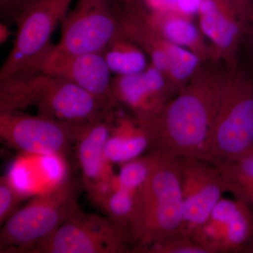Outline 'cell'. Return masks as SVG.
<instances>
[{
    "mask_svg": "<svg viewBox=\"0 0 253 253\" xmlns=\"http://www.w3.org/2000/svg\"><path fill=\"white\" fill-rule=\"evenodd\" d=\"M183 197L181 235L191 239L229 186L212 163L196 157L177 158Z\"/></svg>",
    "mask_w": 253,
    "mask_h": 253,
    "instance_id": "10",
    "label": "cell"
},
{
    "mask_svg": "<svg viewBox=\"0 0 253 253\" xmlns=\"http://www.w3.org/2000/svg\"><path fill=\"white\" fill-rule=\"evenodd\" d=\"M149 179L137 191L129 224L132 253L181 234L183 197L177 158L157 153Z\"/></svg>",
    "mask_w": 253,
    "mask_h": 253,
    "instance_id": "3",
    "label": "cell"
},
{
    "mask_svg": "<svg viewBox=\"0 0 253 253\" xmlns=\"http://www.w3.org/2000/svg\"><path fill=\"white\" fill-rule=\"evenodd\" d=\"M129 233L110 218L79 210L54 233L17 253H132Z\"/></svg>",
    "mask_w": 253,
    "mask_h": 253,
    "instance_id": "7",
    "label": "cell"
},
{
    "mask_svg": "<svg viewBox=\"0 0 253 253\" xmlns=\"http://www.w3.org/2000/svg\"><path fill=\"white\" fill-rule=\"evenodd\" d=\"M61 24V38L51 53L102 54L120 33L116 0H78Z\"/></svg>",
    "mask_w": 253,
    "mask_h": 253,
    "instance_id": "8",
    "label": "cell"
},
{
    "mask_svg": "<svg viewBox=\"0 0 253 253\" xmlns=\"http://www.w3.org/2000/svg\"><path fill=\"white\" fill-rule=\"evenodd\" d=\"M226 75L201 68L149 122V152L174 158L198 157L217 116Z\"/></svg>",
    "mask_w": 253,
    "mask_h": 253,
    "instance_id": "1",
    "label": "cell"
},
{
    "mask_svg": "<svg viewBox=\"0 0 253 253\" xmlns=\"http://www.w3.org/2000/svg\"><path fill=\"white\" fill-rule=\"evenodd\" d=\"M115 120H99L83 126L76 141V156L81 168L83 182L92 204L101 207L112 191L116 174L104 156V146Z\"/></svg>",
    "mask_w": 253,
    "mask_h": 253,
    "instance_id": "14",
    "label": "cell"
},
{
    "mask_svg": "<svg viewBox=\"0 0 253 253\" xmlns=\"http://www.w3.org/2000/svg\"><path fill=\"white\" fill-rule=\"evenodd\" d=\"M112 89L120 108L127 110L139 123L154 119L174 96L164 73L151 63L142 72L115 76Z\"/></svg>",
    "mask_w": 253,
    "mask_h": 253,
    "instance_id": "13",
    "label": "cell"
},
{
    "mask_svg": "<svg viewBox=\"0 0 253 253\" xmlns=\"http://www.w3.org/2000/svg\"><path fill=\"white\" fill-rule=\"evenodd\" d=\"M191 239L208 253H246L253 240V210L239 200L221 198Z\"/></svg>",
    "mask_w": 253,
    "mask_h": 253,
    "instance_id": "11",
    "label": "cell"
},
{
    "mask_svg": "<svg viewBox=\"0 0 253 253\" xmlns=\"http://www.w3.org/2000/svg\"><path fill=\"white\" fill-rule=\"evenodd\" d=\"M73 0H36L16 21L12 48L0 69V80L39 70L55 45L51 38Z\"/></svg>",
    "mask_w": 253,
    "mask_h": 253,
    "instance_id": "6",
    "label": "cell"
},
{
    "mask_svg": "<svg viewBox=\"0 0 253 253\" xmlns=\"http://www.w3.org/2000/svg\"><path fill=\"white\" fill-rule=\"evenodd\" d=\"M154 165V156L151 153L123 163L113 181L112 190L116 188L139 189L149 179Z\"/></svg>",
    "mask_w": 253,
    "mask_h": 253,
    "instance_id": "21",
    "label": "cell"
},
{
    "mask_svg": "<svg viewBox=\"0 0 253 253\" xmlns=\"http://www.w3.org/2000/svg\"><path fill=\"white\" fill-rule=\"evenodd\" d=\"M204 36L212 43V55L235 68L240 41L248 26L230 0H204L199 13Z\"/></svg>",
    "mask_w": 253,
    "mask_h": 253,
    "instance_id": "15",
    "label": "cell"
},
{
    "mask_svg": "<svg viewBox=\"0 0 253 253\" xmlns=\"http://www.w3.org/2000/svg\"><path fill=\"white\" fill-rule=\"evenodd\" d=\"M253 151V81L231 70L226 74L217 116L198 158L214 166Z\"/></svg>",
    "mask_w": 253,
    "mask_h": 253,
    "instance_id": "4",
    "label": "cell"
},
{
    "mask_svg": "<svg viewBox=\"0 0 253 253\" xmlns=\"http://www.w3.org/2000/svg\"><path fill=\"white\" fill-rule=\"evenodd\" d=\"M36 107L38 114L76 124L114 120L96 99L70 82L38 70L0 80V113Z\"/></svg>",
    "mask_w": 253,
    "mask_h": 253,
    "instance_id": "2",
    "label": "cell"
},
{
    "mask_svg": "<svg viewBox=\"0 0 253 253\" xmlns=\"http://www.w3.org/2000/svg\"><path fill=\"white\" fill-rule=\"evenodd\" d=\"M11 32L9 28V25L4 22L0 23V44H2L8 41L11 36Z\"/></svg>",
    "mask_w": 253,
    "mask_h": 253,
    "instance_id": "27",
    "label": "cell"
},
{
    "mask_svg": "<svg viewBox=\"0 0 253 253\" xmlns=\"http://www.w3.org/2000/svg\"><path fill=\"white\" fill-rule=\"evenodd\" d=\"M151 143L144 126L132 116L122 114L120 111L105 144L104 156L111 164H123L149 151Z\"/></svg>",
    "mask_w": 253,
    "mask_h": 253,
    "instance_id": "16",
    "label": "cell"
},
{
    "mask_svg": "<svg viewBox=\"0 0 253 253\" xmlns=\"http://www.w3.org/2000/svg\"><path fill=\"white\" fill-rule=\"evenodd\" d=\"M78 188L65 179L16 211L0 231V252L17 253L51 235L81 208Z\"/></svg>",
    "mask_w": 253,
    "mask_h": 253,
    "instance_id": "5",
    "label": "cell"
},
{
    "mask_svg": "<svg viewBox=\"0 0 253 253\" xmlns=\"http://www.w3.org/2000/svg\"><path fill=\"white\" fill-rule=\"evenodd\" d=\"M85 125L21 111L0 113V137L10 147L25 154L65 156L71 152Z\"/></svg>",
    "mask_w": 253,
    "mask_h": 253,
    "instance_id": "9",
    "label": "cell"
},
{
    "mask_svg": "<svg viewBox=\"0 0 253 253\" xmlns=\"http://www.w3.org/2000/svg\"><path fill=\"white\" fill-rule=\"evenodd\" d=\"M118 1H126V0H118Z\"/></svg>",
    "mask_w": 253,
    "mask_h": 253,
    "instance_id": "30",
    "label": "cell"
},
{
    "mask_svg": "<svg viewBox=\"0 0 253 253\" xmlns=\"http://www.w3.org/2000/svg\"><path fill=\"white\" fill-rule=\"evenodd\" d=\"M204 0H179L176 12L192 17L198 14Z\"/></svg>",
    "mask_w": 253,
    "mask_h": 253,
    "instance_id": "26",
    "label": "cell"
},
{
    "mask_svg": "<svg viewBox=\"0 0 253 253\" xmlns=\"http://www.w3.org/2000/svg\"><path fill=\"white\" fill-rule=\"evenodd\" d=\"M38 71L81 88L108 112L116 113L121 110L113 93L112 73L101 53L63 55L51 52Z\"/></svg>",
    "mask_w": 253,
    "mask_h": 253,
    "instance_id": "12",
    "label": "cell"
},
{
    "mask_svg": "<svg viewBox=\"0 0 253 253\" xmlns=\"http://www.w3.org/2000/svg\"><path fill=\"white\" fill-rule=\"evenodd\" d=\"M24 194L15 187L9 176H1L0 179V224L16 211L18 205L23 199Z\"/></svg>",
    "mask_w": 253,
    "mask_h": 253,
    "instance_id": "23",
    "label": "cell"
},
{
    "mask_svg": "<svg viewBox=\"0 0 253 253\" xmlns=\"http://www.w3.org/2000/svg\"><path fill=\"white\" fill-rule=\"evenodd\" d=\"M139 253H208L194 240L179 234L138 251Z\"/></svg>",
    "mask_w": 253,
    "mask_h": 253,
    "instance_id": "22",
    "label": "cell"
},
{
    "mask_svg": "<svg viewBox=\"0 0 253 253\" xmlns=\"http://www.w3.org/2000/svg\"><path fill=\"white\" fill-rule=\"evenodd\" d=\"M238 12L249 26L253 18V0H230Z\"/></svg>",
    "mask_w": 253,
    "mask_h": 253,
    "instance_id": "25",
    "label": "cell"
},
{
    "mask_svg": "<svg viewBox=\"0 0 253 253\" xmlns=\"http://www.w3.org/2000/svg\"><path fill=\"white\" fill-rule=\"evenodd\" d=\"M248 27H249V29L247 30L249 31L250 42H251V47H252L253 52V18Z\"/></svg>",
    "mask_w": 253,
    "mask_h": 253,
    "instance_id": "28",
    "label": "cell"
},
{
    "mask_svg": "<svg viewBox=\"0 0 253 253\" xmlns=\"http://www.w3.org/2000/svg\"><path fill=\"white\" fill-rule=\"evenodd\" d=\"M36 0H0V16L3 22L16 23L24 10Z\"/></svg>",
    "mask_w": 253,
    "mask_h": 253,
    "instance_id": "24",
    "label": "cell"
},
{
    "mask_svg": "<svg viewBox=\"0 0 253 253\" xmlns=\"http://www.w3.org/2000/svg\"><path fill=\"white\" fill-rule=\"evenodd\" d=\"M138 190L116 188L104 199L101 209L120 227L128 231L134 211Z\"/></svg>",
    "mask_w": 253,
    "mask_h": 253,
    "instance_id": "20",
    "label": "cell"
},
{
    "mask_svg": "<svg viewBox=\"0 0 253 253\" xmlns=\"http://www.w3.org/2000/svg\"><path fill=\"white\" fill-rule=\"evenodd\" d=\"M102 54L115 76L142 72L150 64L149 56L144 50L123 36L121 31L110 42Z\"/></svg>",
    "mask_w": 253,
    "mask_h": 253,
    "instance_id": "18",
    "label": "cell"
},
{
    "mask_svg": "<svg viewBox=\"0 0 253 253\" xmlns=\"http://www.w3.org/2000/svg\"><path fill=\"white\" fill-rule=\"evenodd\" d=\"M234 199L253 210V151L242 157L215 166Z\"/></svg>",
    "mask_w": 253,
    "mask_h": 253,
    "instance_id": "19",
    "label": "cell"
},
{
    "mask_svg": "<svg viewBox=\"0 0 253 253\" xmlns=\"http://www.w3.org/2000/svg\"><path fill=\"white\" fill-rule=\"evenodd\" d=\"M246 253H253V240L251 244H250L249 247L248 248Z\"/></svg>",
    "mask_w": 253,
    "mask_h": 253,
    "instance_id": "29",
    "label": "cell"
},
{
    "mask_svg": "<svg viewBox=\"0 0 253 253\" xmlns=\"http://www.w3.org/2000/svg\"><path fill=\"white\" fill-rule=\"evenodd\" d=\"M148 12L155 29L168 42L187 48L201 56L203 61L212 56L211 49L205 44L201 30L193 23L191 17L176 11L148 9Z\"/></svg>",
    "mask_w": 253,
    "mask_h": 253,
    "instance_id": "17",
    "label": "cell"
}]
</instances>
